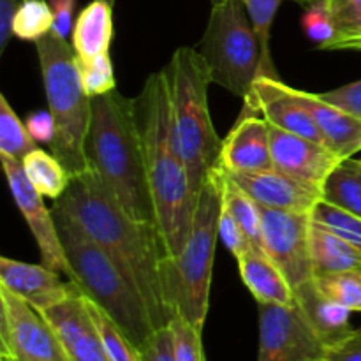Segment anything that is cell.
<instances>
[{"instance_id": "obj_21", "label": "cell", "mask_w": 361, "mask_h": 361, "mask_svg": "<svg viewBox=\"0 0 361 361\" xmlns=\"http://www.w3.org/2000/svg\"><path fill=\"white\" fill-rule=\"evenodd\" d=\"M113 39V4L92 0L80 13L73 28V48L81 60L108 53Z\"/></svg>"}, {"instance_id": "obj_7", "label": "cell", "mask_w": 361, "mask_h": 361, "mask_svg": "<svg viewBox=\"0 0 361 361\" xmlns=\"http://www.w3.org/2000/svg\"><path fill=\"white\" fill-rule=\"evenodd\" d=\"M171 95L173 120L180 154L194 192H200L208 173L217 166L222 140L212 122L208 87L212 80L197 49L183 46L164 67Z\"/></svg>"}, {"instance_id": "obj_35", "label": "cell", "mask_w": 361, "mask_h": 361, "mask_svg": "<svg viewBox=\"0 0 361 361\" xmlns=\"http://www.w3.org/2000/svg\"><path fill=\"white\" fill-rule=\"evenodd\" d=\"M338 34L361 30V0H326Z\"/></svg>"}, {"instance_id": "obj_26", "label": "cell", "mask_w": 361, "mask_h": 361, "mask_svg": "<svg viewBox=\"0 0 361 361\" xmlns=\"http://www.w3.org/2000/svg\"><path fill=\"white\" fill-rule=\"evenodd\" d=\"M34 148H37V143L28 134L25 122L11 108L6 95L0 94V157L21 162Z\"/></svg>"}, {"instance_id": "obj_39", "label": "cell", "mask_w": 361, "mask_h": 361, "mask_svg": "<svg viewBox=\"0 0 361 361\" xmlns=\"http://www.w3.org/2000/svg\"><path fill=\"white\" fill-rule=\"evenodd\" d=\"M323 361H361V330H353L349 337L328 348Z\"/></svg>"}, {"instance_id": "obj_27", "label": "cell", "mask_w": 361, "mask_h": 361, "mask_svg": "<svg viewBox=\"0 0 361 361\" xmlns=\"http://www.w3.org/2000/svg\"><path fill=\"white\" fill-rule=\"evenodd\" d=\"M243 4H245L247 14H249V20L252 23L254 34L259 41L261 59H263V73H261V76L279 78L277 73H275L274 59H271L270 51V34L275 14H277L282 0H243Z\"/></svg>"}, {"instance_id": "obj_40", "label": "cell", "mask_w": 361, "mask_h": 361, "mask_svg": "<svg viewBox=\"0 0 361 361\" xmlns=\"http://www.w3.org/2000/svg\"><path fill=\"white\" fill-rule=\"evenodd\" d=\"M49 6L53 11V28L51 32L59 37H69V32L73 28V16L76 0H49Z\"/></svg>"}, {"instance_id": "obj_22", "label": "cell", "mask_w": 361, "mask_h": 361, "mask_svg": "<svg viewBox=\"0 0 361 361\" xmlns=\"http://www.w3.org/2000/svg\"><path fill=\"white\" fill-rule=\"evenodd\" d=\"M310 257L314 277L342 271H361V250L331 229L312 222Z\"/></svg>"}, {"instance_id": "obj_10", "label": "cell", "mask_w": 361, "mask_h": 361, "mask_svg": "<svg viewBox=\"0 0 361 361\" xmlns=\"http://www.w3.org/2000/svg\"><path fill=\"white\" fill-rule=\"evenodd\" d=\"M259 305L257 361H323L326 345L296 305Z\"/></svg>"}, {"instance_id": "obj_37", "label": "cell", "mask_w": 361, "mask_h": 361, "mask_svg": "<svg viewBox=\"0 0 361 361\" xmlns=\"http://www.w3.org/2000/svg\"><path fill=\"white\" fill-rule=\"evenodd\" d=\"M330 104L351 113L361 120V80L344 85V87L334 88L330 92L319 94Z\"/></svg>"}, {"instance_id": "obj_16", "label": "cell", "mask_w": 361, "mask_h": 361, "mask_svg": "<svg viewBox=\"0 0 361 361\" xmlns=\"http://www.w3.org/2000/svg\"><path fill=\"white\" fill-rule=\"evenodd\" d=\"M270 148L274 166L295 178L305 180L323 189L324 182L345 159L330 147L270 126Z\"/></svg>"}, {"instance_id": "obj_3", "label": "cell", "mask_w": 361, "mask_h": 361, "mask_svg": "<svg viewBox=\"0 0 361 361\" xmlns=\"http://www.w3.org/2000/svg\"><path fill=\"white\" fill-rule=\"evenodd\" d=\"M87 159L116 203L130 219L157 224L134 99L116 90L92 99Z\"/></svg>"}, {"instance_id": "obj_25", "label": "cell", "mask_w": 361, "mask_h": 361, "mask_svg": "<svg viewBox=\"0 0 361 361\" xmlns=\"http://www.w3.org/2000/svg\"><path fill=\"white\" fill-rule=\"evenodd\" d=\"M222 204L231 212L236 222L242 226L243 231L247 233L249 240L252 242V245L263 249V215H261L263 208L238 183L233 182L226 173L224 183H222Z\"/></svg>"}, {"instance_id": "obj_24", "label": "cell", "mask_w": 361, "mask_h": 361, "mask_svg": "<svg viewBox=\"0 0 361 361\" xmlns=\"http://www.w3.org/2000/svg\"><path fill=\"white\" fill-rule=\"evenodd\" d=\"M323 200L361 217V161L345 159L323 185Z\"/></svg>"}, {"instance_id": "obj_8", "label": "cell", "mask_w": 361, "mask_h": 361, "mask_svg": "<svg viewBox=\"0 0 361 361\" xmlns=\"http://www.w3.org/2000/svg\"><path fill=\"white\" fill-rule=\"evenodd\" d=\"M196 49L212 83L226 88L243 102L252 95L254 83L263 73V59L243 0H226L212 6Z\"/></svg>"}, {"instance_id": "obj_34", "label": "cell", "mask_w": 361, "mask_h": 361, "mask_svg": "<svg viewBox=\"0 0 361 361\" xmlns=\"http://www.w3.org/2000/svg\"><path fill=\"white\" fill-rule=\"evenodd\" d=\"M219 240L224 243L226 249L235 256V259L242 257L247 250L252 247V242L249 240L247 233L243 231L242 226L236 222V219L233 217L231 212L228 208H224L222 204L221 219H219Z\"/></svg>"}, {"instance_id": "obj_12", "label": "cell", "mask_w": 361, "mask_h": 361, "mask_svg": "<svg viewBox=\"0 0 361 361\" xmlns=\"http://www.w3.org/2000/svg\"><path fill=\"white\" fill-rule=\"evenodd\" d=\"M0 159H2L4 173H6L13 200L18 210L23 215L27 226L30 228L32 236L39 247L42 264L48 267L49 270L59 271L60 275H66L69 281L74 282V270L67 259L66 249L60 240L55 215L48 210L41 194L28 182L23 168H21V162L9 157Z\"/></svg>"}, {"instance_id": "obj_44", "label": "cell", "mask_w": 361, "mask_h": 361, "mask_svg": "<svg viewBox=\"0 0 361 361\" xmlns=\"http://www.w3.org/2000/svg\"><path fill=\"white\" fill-rule=\"evenodd\" d=\"M109 2H111V4H115V0H109Z\"/></svg>"}, {"instance_id": "obj_4", "label": "cell", "mask_w": 361, "mask_h": 361, "mask_svg": "<svg viewBox=\"0 0 361 361\" xmlns=\"http://www.w3.org/2000/svg\"><path fill=\"white\" fill-rule=\"evenodd\" d=\"M53 215L78 288L115 321L137 349L143 348L159 328L141 293L73 219L55 208Z\"/></svg>"}, {"instance_id": "obj_6", "label": "cell", "mask_w": 361, "mask_h": 361, "mask_svg": "<svg viewBox=\"0 0 361 361\" xmlns=\"http://www.w3.org/2000/svg\"><path fill=\"white\" fill-rule=\"evenodd\" d=\"M48 109L55 120L51 154L69 171L71 178L90 171L87 136L92 120V99L81 85L76 51L66 39L49 32L35 42Z\"/></svg>"}, {"instance_id": "obj_32", "label": "cell", "mask_w": 361, "mask_h": 361, "mask_svg": "<svg viewBox=\"0 0 361 361\" xmlns=\"http://www.w3.org/2000/svg\"><path fill=\"white\" fill-rule=\"evenodd\" d=\"M173 334L176 361H207L203 351V328H197L180 314H175L168 323Z\"/></svg>"}, {"instance_id": "obj_23", "label": "cell", "mask_w": 361, "mask_h": 361, "mask_svg": "<svg viewBox=\"0 0 361 361\" xmlns=\"http://www.w3.org/2000/svg\"><path fill=\"white\" fill-rule=\"evenodd\" d=\"M25 176L42 197L60 200L71 183V175L53 154L34 148L21 161Z\"/></svg>"}, {"instance_id": "obj_19", "label": "cell", "mask_w": 361, "mask_h": 361, "mask_svg": "<svg viewBox=\"0 0 361 361\" xmlns=\"http://www.w3.org/2000/svg\"><path fill=\"white\" fill-rule=\"evenodd\" d=\"M295 305L326 349L344 341L355 330L349 323L351 310L328 298L314 279L295 289Z\"/></svg>"}, {"instance_id": "obj_14", "label": "cell", "mask_w": 361, "mask_h": 361, "mask_svg": "<svg viewBox=\"0 0 361 361\" xmlns=\"http://www.w3.org/2000/svg\"><path fill=\"white\" fill-rule=\"evenodd\" d=\"M219 168L226 173H257L275 169L270 148V123L243 104L233 129L222 140Z\"/></svg>"}, {"instance_id": "obj_13", "label": "cell", "mask_w": 361, "mask_h": 361, "mask_svg": "<svg viewBox=\"0 0 361 361\" xmlns=\"http://www.w3.org/2000/svg\"><path fill=\"white\" fill-rule=\"evenodd\" d=\"M41 314L55 330L69 361H111L80 288L66 302Z\"/></svg>"}, {"instance_id": "obj_20", "label": "cell", "mask_w": 361, "mask_h": 361, "mask_svg": "<svg viewBox=\"0 0 361 361\" xmlns=\"http://www.w3.org/2000/svg\"><path fill=\"white\" fill-rule=\"evenodd\" d=\"M236 263L243 284L257 303L295 305V289L264 249L252 245Z\"/></svg>"}, {"instance_id": "obj_36", "label": "cell", "mask_w": 361, "mask_h": 361, "mask_svg": "<svg viewBox=\"0 0 361 361\" xmlns=\"http://www.w3.org/2000/svg\"><path fill=\"white\" fill-rule=\"evenodd\" d=\"M141 361H176L173 334L169 326L159 328L140 349Z\"/></svg>"}, {"instance_id": "obj_41", "label": "cell", "mask_w": 361, "mask_h": 361, "mask_svg": "<svg viewBox=\"0 0 361 361\" xmlns=\"http://www.w3.org/2000/svg\"><path fill=\"white\" fill-rule=\"evenodd\" d=\"M21 0H0V55L13 37V23Z\"/></svg>"}, {"instance_id": "obj_28", "label": "cell", "mask_w": 361, "mask_h": 361, "mask_svg": "<svg viewBox=\"0 0 361 361\" xmlns=\"http://www.w3.org/2000/svg\"><path fill=\"white\" fill-rule=\"evenodd\" d=\"M53 28V11L46 0H21L13 23V35L20 41L37 42Z\"/></svg>"}, {"instance_id": "obj_1", "label": "cell", "mask_w": 361, "mask_h": 361, "mask_svg": "<svg viewBox=\"0 0 361 361\" xmlns=\"http://www.w3.org/2000/svg\"><path fill=\"white\" fill-rule=\"evenodd\" d=\"M55 210L73 219L108 252L127 281L141 293L157 328L171 321L162 288V261L168 256L157 224L137 222L122 210L94 171L71 178Z\"/></svg>"}, {"instance_id": "obj_15", "label": "cell", "mask_w": 361, "mask_h": 361, "mask_svg": "<svg viewBox=\"0 0 361 361\" xmlns=\"http://www.w3.org/2000/svg\"><path fill=\"white\" fill-rule=\"evenodd\" d=\"M226 175L238 183L261 207L271 210L312 214L316 204L323 200L321 187L295 178L279 169L257 173H226Z\"/></svg>"}, {"instance_id": "obj_9", "label": "cell", "mask_w": 361, "mask_h": 361, "mask_svg": "<svg viewBox=\"0 0 361 361\" xmlns=\"http://www.w3.org/2000/svg\"><path fill=\"white\" fill-rule=\"evenodd\" d=\"M0 361H69L37 309L0 286Z\"/></svg>"}, {"instance_id": "obj_38", "label": "cell", "mask_w": 361, "mask_h": 361, "mask_svg": "<svg viewBox=\"0 0 361 361\" xmlns=\"http://www.w3.org/2000/svg\"><path fill=\"white\" fill-rule=\"evenodd\" d=\"M28 134L32 140L39 145H51L55 140V120L51 113L48 111H35L25 120Z\"/></svg>"}, {"instance_id": "obj_33", "label": "cell", "mask_w": 361, "mask_h": 361, "mask_svg": "<svg viewBox=\"0 0 361 361\" xmlns=\"http://www.w3.org/2000/svg\"><path fill=\"white\" fill-rule=\"evenodd\" d=\"M302 27L307 37L316 42L317 48H323L338 34L330 9H328L326 0H316V2L307 6L305 13L302 16Z\"/></svg>"}, {"instance_id": "obj_42", "label": "cell", "mask_w": 361, "mask_h": 361, "mask_svg": "<svg viewBox=\"0 0 361 361\" xmlns=\"http://www.w3.org/2000/svg\"><path fill=\"white\" fill-rule=\"evenodd\" d=\"M300 4H303V6H309V4H312V2H316V0H298Z\"/></svg>"}, {"instance_id": "obj_17", "label": "cell", "mask_w": 361, "mask_h": 361, "mask_svg": "<svg viewBox=\"0 0 361 361\" xmlns=\"http://www.w3.org/2000/svg\"><path fill=\"white\" fill-rule=\"evenodd\" d=\"M0 286L30 303L39 312L66 302L78 291L76 282H63L59 271L49 270L44 264L23 263L6 256L0 257Z\"/></svg>"}, {"instance_id": "obj_5", "label": "cell", "mask_w": 361, "mask_h": 361, "mask_svg": "<svg viewBox=\"0 0 361 361\" xmlns=\"http://www.w3.org/2000/svg\"><path fill=\"white\" fill-rule=\"evenodd\" d=\"M224 173L215 166L197 192L196 214L185 247L162 261V288L171 317L180 314L197 328L204 326L210 307L212 271L219 240Z\"/></svg>"}, {"instance_id": "obj_2", "label": "cell", "mask_w": 361, "mask_h": 361, "mask_svg": "<svg viewBox=\"0 0 361 361\" xmlns=\"http://www.w3.org/2000/svg\"><path fill=\"white\" fill-rule=\"evenodd\" d=\"M134 116L143 145L157 228L168 256H178L190 236L197 194L190 185L189 171L176 141L164 69L147 78L143 90L134 99Z\"/></svg>"}, {"instance_id": "obj_11", "label": "cell", "mask_w": 361, "mask_h": 361, "mask_svg": "<svg viewBox=\"0 0 361 361\" xmlns=\"http://www.w3.org/2000/svg\"><path fill=\"white\" fill-rule=\"evenodd\" d=\"M261 208L264 252L284 271L293 289H296L314 279L310 257L312 214Z\"/></svg>"}, {"instance_id": "obj_31", "label": "cell", "mask_w": 361, "mask_h": 361, "mask_svg": "<svg viewBox=\"0 0 361 361\" xmlns=\"http://www.w3.org/2000/svg\"><path fill=\"white\" fill-rule=\"evenodd\" d=\"M76 62L78 69H80L81 85L88 97L94 99L115 90V69H113L109 51L101 53L92 60H81L76 56Z\"/></svg>"}, {"instance_id": "obj_43", "label": "cell", "mask_w": 361, "mask_h": 361, "mask_svg": "<svg viewBox=\"0 0 361 361\" xmlns=\"http://www.w3.org/2000/svg\"><path fill=\"white\" fill-rule=\"evenodd\" d=\"M210 2H212V6H217V4L226 2V0H210Z\"/></svg>"}, {"instance_id": "obj_30", "label": "cell", "mask_w": 361, "mask_h": 361, "mask_svg": "<svg viewBox=\"0 0 361 361\" xmlns=\"http://www.w3.org/2000/svg\"><path fill=\"white\" fill-rule=\"evenodd\" d=\"M317 288L351 312H361V271H342L314 277Z\"/></svg>"}, {"instance_id": "obj_18", "label": "cell", "mask_w": 361, "mask_h": 361, "mask_svg": "<svg viewBox=\"0 0 361 361\" xmlns=\"http://www.w3.org/2000/svg\"><path fill=\"white\" fill-rule=\"evenodd\" d=\"M289 95L296 99L316 120L326 143L338 157L351 159L361 152V120L351 113L324 101L319 94L300 90L286 85Z\"/></svg>"}, {"instance_id": "obj_29", "label": "cell", "mask_w": 361, "mask_h": 361, "mask_svg": "<svg viewBox=\"0 0 361 361\" xmlns=\"http://www.w3.org/2000/svg\"><path fill=\"white\" fill-rule=\"evenodd\" d=\"M88 310L92 314L95 326H97L99 334H101L102 344H104L106 353H108L111 361H141L140 349L123 335L115 324V321L108 316L102 309H99L90 298H87Z\"/></svg>"}]
</instances>
